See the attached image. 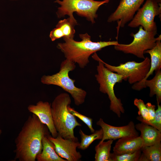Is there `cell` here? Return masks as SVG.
I'll return each mask as SVG.
<instances>
[{"label":"cell","instance_id":"obj_9","mask_svg":"<svg viewBox=\"0 0 161 161\" xmlns=\"http://www.w3.org/2000/svg\"><path fill=\"white\" fill-rule=\"evenodd\" d=\"M161 13V3L155 0H146L129 23L128 26L131 28L141 26L145 30L157 31L154 19L156 16L160 15Z\"/></svg>","mask_w":161,"mask_h":161},{"label":"cell","instance_id":"obj_28","mask_svg":"<svg viewBox=\"0 0 161 161\" xmlns=\"http://www.w3.org/2000/svg\"><path fill=\"white\" fill-rule=\"evenodd\" d=\"M155 0L158 3H161V0Z\"/></svg>","mask_w":161,"mask_h":161},{"label":"cell","instance_id":"obj_24","mask_svg":"<svg viewBox=\"0 0 161 161\" xmlns=\"http://www.w3.org/2000/svg\"><path fill=\"white\" fill-rule=\"evenodd\" d=\"M160 104L157 102L158 108L156 111L155 116L153 120L151 121L144 120L140 116L137 117V119L141 122L151 126L161 131V106Z\"/></svg>","mask_w":161,"mask_h":161},{"label":"cell","instance_id":"obj_12","mask_svg":"<svg viewBox=\"0 0 161 161\" xmlns=\"http://www.w3.org/2000/svg\"><path fill=\"white\" fill-rule=\"evenodd\" d=\"M96 124L101 127L103 132L102 138L100 142L106 140H114L126 137L139 136V133L132 121H130L126 125L117 127L106 123L100 118Z\"/></svg>","mask_w":161,"mask_h":161},{"label":"cell","instance_id":"obj_8","mask_svg":"<svg viewBox=\"0 0 161 161\" xmlns=\"http://www.w3.org/2000/svg\"><path fill=\"white\" fill-rule=\"evenodd\" d=\"M102 61L108 69L121 75L123 80H128L130 84L142 81L148 72L150 67V59L147 57L140 62L129 61L120 64L118 66H112Z\"/></svg>","mask_w":161,"mask_h":161},{"label":"cell","instance_id":"obj_15","mask_svg":"<svg viewBox=\"0 0 161 161\" xmlns=\"http://www.w3.org/2000/svg\"><path fill=\"white\" fill-rule=\"evenodd\" d=\"M78 25L75 18L69 17L59 21L56 27L50 32L49 37L52 41L61 38H74L75 32L74 27Z\"/></svg>","mask_w":161,"mask_h":161},{"label":"cell","instance_id":"obj_17","mask_svg":"<svg viewBox=\"0 0 161 161\" xmlns=\"http://www.w3.org/2000/svg\"><path fill=\"white\" fill-rule=\"evenodd\" d=\"M135 128L141 133L140 136L143 141V147L161 142V131L153 126L141 122L136 124Z\"/></svg>","mask_w":161,"mask_h":161},{"label":"cell","instance_id":"obj_13","mask_svg":"<svg viewBox=\"0 0 161 161\" xmlns=\"http://www.w3.org/2000/svg\"><path fill=\"white\" fill-rule=\"evenodd\" d=\"M27 109L36 115L41 121L47 126L52 137L55 138L58 136V133L54 124L50 103L40 101L35 105H30Z\"/></svg>","mask_w":161,"mask_h":161},{"label":"cell","instance_id":"obj_5","mask_svg":"<svg viewBox=\"0 0 161 161\" xmlns=\"http://www.w3.org/2000/svg\"><path fill=\"white\" fill-rule=\"evenodd\" d=\"M75 68V63L66 59L61 62L58 72L51 75L43 76L41 82L44 84L55 85L61 87L71 95L75 104L79 106L85 102L87 92L82 89L75 86V80L69 77V72L74 70Z\"/></svg>","mask_w":161,"mask_h":161},{"label":"cell","instance_id":"obj_14","mask_svg":"<svg viewBox=\"0 0 161 161\" xmlns=\"http://www.w3.org/2000/svg\"><path fill=\"white\" fill-rule=\"evenodd\" d=\"M155 46L152 49L145 51L144 54H149L151 57L150 67L145 78L141 81L134 84L132 88L136 91H140L144 88V82L154 71L161 68V35L156 38Z\"/></svg>","mask_w":161,"mask_h":161},{"label":"cell","instance_id":"obj_4","mask_svg":"<svg viewBox=\"0 0 161 161\" xmlns=\"http://www.w3.org/2000/svg\"><path fill=\"white\" fill-rule=\"evenodd\" d=\"M92 57L98 62L97 66V74L95 77L99 84V91L107 95L110 100V110L120 117L121 114L124 113L125 110L121 100L115 94L114 88L117 83L122 82L123 77L106 68L96 52L94 53Z\"/></svg>","mask_w":161,"mask_h":161},{"label":"cell","instance_id":"obj_21","mask_svg":"<svg viewBox=\"0 0 161 161\" xmlns=\"http://www.w3.org/2000/svg\"><path fill=\"white\" fill-rule=\"evenodd\" d=\"M113 140L109 139L105 142H99L95 147V161H111L110 151Z\"/></svg>","mask_w":161,"mask_h":161},{"label":"cell","instance_id":"obj_3","mask_svg":"<svg viewBox=\"0 0 161 161\" xmlns=\"http://www.w3.org/2000/svg\"><path fill=\"white\" fill-rule=\"evenodd\" d=\"M71 102L68 93L59 94L51 104V112L54 124L58 134L64 139L78 141V138L74 134V129L82 125L69 111L68 107Z\"/></svg>","mask_w":161,"mask_h":161},{"label":"cell","instance_id":"obj_1","mask_svg":"<svg viewBox=\"0 0 161 161\" xmlns=\"http://www.w3.org/2000/svg\"><path fill=\"white\" fill-rule=\"evenodd\" d=\"M47 126L32 114L25 121L15 140L14 160L19 161H35L42 151V140L49 134Z\"/></svg>","mask_w":161,"mask_h":161},{"label":"cell","instance_id":"obj_19","mask_svg":"<svg viewBox=\"0 0 161 161\" xmlns=\"http://www.w3.org/2000/svg\"><path fill=\"white\" fill-rule=\"evenodd\" d=\"M142 153L140 161H160L161 160V142L153 145L143 147L141 149Z\"/></svg>","mask_w":161,"mask_h":161},{"label":"cell","instance_id":"obj_20","mask_svg":"<svg viewBox=\"0 0 161 161\" xmlns=\"http://www.w3.org/2000/svg\"><path fill=\"white\" fill-rule=\"evenodd\" d=\"M148 87L150 89L149 96H156L157 102L161 101V69L155 71V74L151 80L146 79L144 82V87Z\"/></svg>","mask_w":161,"mask_h":161},{"label":"cell","instance_id":"obj_16","mask_svg":"<svg viewBox=\"0 0 161 161\" xmlns=\"http://www.w3.org/2000/svg\"><path fill=\"white\" fill-rule=\"evenodd\" d=\"M143 146L140 136L126 137L119 139L113 147V151L118 155L131 153L141 150Z\"/></svg>","mask_w":161,"mask_h":161},{"label":"cell","instance_id":"obj_11","mask_svg":"<svg viewBox=\"0 0 161 161\" xmlns=\"http://www.w3.org/2000/svg\"><path fill=\"white\" fill-rule=\"evenodd\" d=\"M49 139L54 144L55 151L61 157L65 159L67 161L80 160L82 155L77 151L79 144L78 141L65 139L58 134L55 138L50 134L48 136Z\"/></svg>","mask_w":161,"mask_h":161},{"label":"cell","instance_id":"obj_7","mask_svg":"<svg viewBox=\"0 0 161 161\" xmlns=\"http://www.w3.org/2000/svg\"><path fill=\"white\" fill-rule=\"evenodd\" d=\"M157 31H149L145 30L140 26L138 32L131 35L134 38L133 41L129 44H119L114 45L116 50L121 51L126 54H133L139 58L144 59V52L152 49L156 44L155 36Z\"/></svg>","mask_w":161,"mask_h":161},{"label":"cell","instance_id":"obj_29","mask_svg":"<svg viewBox=\"0 0 161 161\" xmlns=\"http://www.w3.org/2000/svg\"><path fill=\"white\" fill-rule=\"evenodd\" d=\"M2 130H1V129H0V136L2 133Z\"/></svg>","mask_w":161,"mask_h":161},{"label":"cell","instance_id":"obj_26","mask_svg":"<svg viewBox=\"0 0 161 161\" xmlns=\"http://www.w3.org/2000/svg\"><path fill=\"white\" fill-rule=\"evenodd\" d=\"M68 108L69 111L72 114L79 118L87 126L91 132L92 133L95 131L92 126V119L80 114L74 108L71 107L70 105L68 106Z\"/></svg>","mask_w":161,"mask_h":161},{"label":"cell","instance_id":"obj_30","mask_svg":"<svg viewBox=\"0 0 161 161\" xmlns=\"http://www.w3.org/2000/svg\"><path fill=\"white\" fill-rule=\"evenodd\" d=\"M13 0V1H15V0Z\"/></svg>","mask_w":161,"mask_h":161},{"label":"cell","instance_id":"obj_27","mask_svg":"<svg viewBox=\"0 0 161 161\" xmlns=\"http://www.w3.org/2000/svg\"><path fill=\"white\" fill-rule=\"evenodd\" d=\"M145 105L148 109L149 116V120L148 121H152L154 119L155 116L156 106L149 102L146 103Z\"/></svg>","mask_w":161,"mask_h":161},{"label":"cell","instance_id":"obj_25","mask_svg":"<svg viewBox=\"0 0 161 161\" xmlns=\"http://www.w3.org/2000/svg\"><path fill=\"white\" fill-rule=\"evenodd\" d=\"M134 103L139 110L138 113L139 116L143 120L148 121L149 120L148 111L143 101L141 99L136 98L134 100Z\"/></svg>","mask_w":161,"mask_h":161},{"label":"cell","instance_id":"obj_2","mask_svg":"<svg viewBox=\"0 0 161 161\" xmlns=\"http://www.w3.org/2000/svg\"><path fill=\"white\" fill-rule=\"evenodd\" d=\"M79 36L82 39L80 41H75L74 38H63L64 42L58 43L57 47L64 53L66 59L77 64L82 69L89 62L91 55L106 47L119 44L117 41L93 42L87 33L80 34Z\"/></svg>","mask_w":161,"mask_h":161},{"label":"cell","instance_id":"obj_10","mask_svg":"<svg viewBox=\"0 0 161 161\" xmlns=\"http://www.w3.org/2000/svg\"><path fill=\"white\" fill-rule=\"evenodd\" d=\"M145 0H121L116 10L109 17L107 21L109 23L117 21L118 31L120 27H124L132 19Z\"/></svg>","mask_w":161,"mask_h":161},{"label":"cell","instance_id":"obj_6","mask_svg":"<svg viewBox=\"0 0 161 161\" xmlns=\"http://www.w3.org/2000/svg\"><path fill=\"white\" fill-rule=\"evenodd\" d=\"M110 0L97 1L95 0H55L60 7L58 8L56 14L58 18L67 15L74 18L73 13L76 12L79 16L85 17L92 24L95 23V19L97 17V11L102 5L108 3Z\"/></svg>","mask_w":161,"mask_h":161},{"label":"cell","instance_id":"obj_18","mask_svg":"<svg viewBox=\"0 0 161 161\" xmlns=\"http://www.w3.org/2000/svg\"><path fill=\"white\" fill-rule=\"evenodd\" d=\"M48 135L45 136L42 139V150L41 152L36 157L37 161H67L60 157L57 153L55 151V145L49 139Z\"/></svg>","mask_w":161,"mask_h":161},{"label":"cell","instance_id":"obj_23","mask_svg":"<svg viewBox=\"0 0 161 161\" xmlns=\"http://www.w3.org/2000/svg\"><path fill=\"white\" fill-rule=\"evenodd\" d=\"M141 150H139L131 153L118 155L114 152L110 154L111 161H138L141 156Z\"/></svg>","mask_w":161,"mask_h":161},{"label":"cell","instance_id":"obj_22","mask_svg":"<svg viewBox=\"0 0 161 161\" xmlns=\"http://www.w3.org/2000/svg\"><path fill=\"white\" fill-rule=\"evenodd\" d=\"M79 133L81 137V142L77 148L83 150L87 149L95 140H101L103 134L101 128L95 131L90 135L86 134L81 129H80Z\"/></svg>","mask_w":161,"mask_h":161}]
</instances>
